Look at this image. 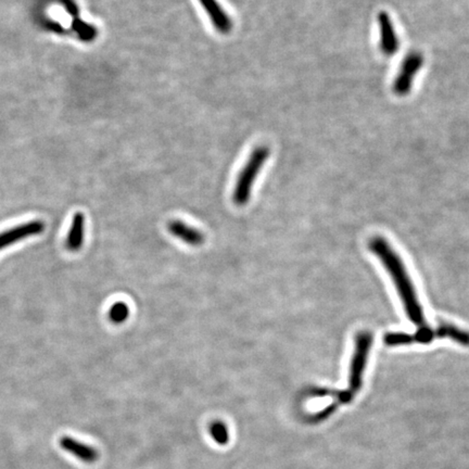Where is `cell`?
Here are the masks:
<instances>
[{
  "instance_id": "1",
  "label": "cell",
  "mask_w": 469,
  "mask_h": 469,
  "mask_svg": "<svg viewBox=\"0 0 469 469\" xmlns=\"http://www.w3.org/2000/svg\"><path fill=\"white\" fill-rule=\"evenodd\" d=\"M370 249L379 258L381 263L386 267L387 272L392 277L409 321L412 322L414 325L418 326L420 328H424L428 326L426 324L420 300L415 291L412 279L409 277L401 258L398 256L394 248L389 245L385 238L375 237L370 240Z\"/></svg>"
},
{
  "instance_id": "2",
  "label": "cell",
  "mask_w": 469,
  "mask_h": 469,
  "mask_svg": "<svg viewBox=\"0 0 469 469\" xmlns=\"http://www.w3.org/2000/svg\"><path fill=\"white\" fill-rule=\"evenodd\" d=\"M450 338L457 344L469 347L468 331L459 329L454 325L439 326L438 328H430L426 326L424 328H420L414 335L405 334V333H389L385 336V344L390 347L394 346H403L411 344H430L435 339Z\"/></svg>"
},
{
  "instance_id": "3",
  "label": "cell",
  "mask_w": 469,
  "mask_h": 469,
  "mask_svg": "<svg viewBox=\"0 0 469 469\" xmlns=\"http://www.w3.org/2000/svg\"><path fill=\"white\" fill-rule=\"evenodd\" d=\"M269 149L266 146L256 147L253 150L238 176L232 195L234 204L245 206L249 201L254 182L261 169L265 165L266 160L269 159Z\"/></svg>"
},
{
  "instance_id": "4",
  "label": "cell",
  "mask_w": 469,
  "mask_h": 469,
  "mask_svg": "<svg viewBox=\"0 0 469 469\" xmlns=\"http://www.w3.org/2000/svg\"><path fill=\"white\" fill-rule=\"evenodd\" d=\"M373 344V335L370 331H361L355 337L354 354L352 357L351 368H350L349 390L352 396L359 392L362 387V377L366 368L370 347Z\"/></svg>"
},
{
  "instance_id": "5",
  "label": "cell",
  "mask_w": 469,
  "mask_h": 469,
  "mask_svg": "<svg viewBox=\"0 0 469 469\" xmlns=\"http://www.w3.org/2000/svg\"><path fill=\"white\" fill-rule=\"evenodd\" d=\"M424 63V58L420 52H412L404 59L401 72L396 76L394 82V91L396 94L407 95L412 88L415 75L420 72Z\"/></svg>"
},
{
  "instance_id": "6",
  "label": "cell",
  "mask_w": 469,
  "mask_h": 469,
  "mask_svg": "<svg viewBox=\"0 0 469 469\" xmlns=\"http://www.w3.org/2000/svg\"><path fill=\"white\" fill-rule=\"evenodd\" d=\"M45 230V225L40 221H32L25 224L19 225V226L5 230L0 234V250L3 248L8 247L12 243L24 239V238L31 237L35 234H40Z\"/></svg>"
},
{
  "instance_id": "7",
  "label": "cell",
  "mask_w": 469,
  "mask_h": 469,
  "mask_svg": "<svg viewBox=\"0 0 469 469\" xmlns=\"http://www.w3.org/2000/svg\"><path fill=\"white\" fill-rule=\"evenodd\" d=\"M378 22H379V31H381V51L389 57L396 55V52L399 49L400 44L390 16L386 12H381L378 16Z\"/></svg>"
},
{
  "instance_id": "8",
  "label": "cell",
  "mask_w": 469,
  "mask_h": 469,
  "mask_svg": "<svg viewBox=\"0 0 469 469\" xmlns=\"http://www.w3.org/2000/svg\"><path fill=\"white\" fill-rule=\"evenodd\" d=\"M199 3L202 5L217 31L221 34H227L232 31V20L217 0H199Z\"/></svg>"
},
{
  "instance_id": "9",
  "label": "cell",
  "mask_w": 469,
  "mask_h": 469,
  "mask_svg": "<svg viewBox=\"0 0 469 469\" xmlns=\"http://www.w3.org/2000/svg\"><path fill=\"white\" fill-rule=\"evenodd\" d=\"M167 228L174 237L178 238L187 245L198 247L204 243V234L199 232L198 230H195V227L186 224L184 221H169Z\"/></svg>"
},
{
  "instance_id": "10",
  "label": "cell",
  "mask_w": 469,
  "mask_h": 469,
  "mask_svg": "<svg viewBox=\"0 0 469 469\" xmlns=\"http://www.w3.org/2000/svg\"><path fill=\"white\" fill-rule=\"evenodd\" d=\"M60 446L65 451L73 454L75 457L81 459L82 461L88 463V464L95 463L99 457V454L94 448L84 444L75 439L70 438V437H63L60 440Z\"/></svg>"
},
{
  "instance_id": "11",
  "label": "cell",
  "mask_w": 469,
  "mask_h": 469,
  "mask_svg": "<svg viewBox=\"0 0 469 469\" xmlns=\"http://www.w3.org/2000/svg\"><path fill=\"white\" fill-rule=\"evenodd\" d=\"M84 230H85V217L81 212L74 214L73 221L69 230L67 238V248L69 250L77 251L81 249L84 241Z\"/></svg>"
},
{
  "instance_id": "12",
  "label": "cell",
  "mask_w": 469,
  "mask_h": 469,
  "mask_svg": "<svg viewBox=\"0 0 469 469\" xmlns=\"http://www.w3.org/2000/svg\"><path fill=\"white\" fill-rule=\"evenodd\" d=\"M210 435L219 446H226L230 442V431L224 422L215 420L210 425Z\"/></svg>"
},
{
  "instance_id": "13",
  "label": "cell",
  "mask_w": 469,
  "mask_h": 469,
  "mask_svg": "<svg viewBox=\"0 0 469 469\" xmlns=\"http://www.w3.org/2000/svg\"><path fill=\"white\" fill-rule=\"evenodd\" d=\"M130 317V308L125 302L117 301L109 310L110 321L115 324H123Z\"/></svg>"
}]
</instances>
